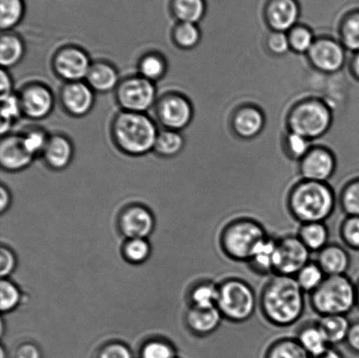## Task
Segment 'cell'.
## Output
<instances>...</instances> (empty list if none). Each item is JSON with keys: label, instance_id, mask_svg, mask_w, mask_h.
I'll return each instance as SVG.
<instances>
[{"label": "cell", "instance_id": "obj_41", "mask_svg": "<svg viewBox=\"0 0 359 358\" xmlns=\"http://www.w3.org/2000/svg\"><path fill=\"white\" fill-rule=\"evenodd\" d=\"M151 247L146 238H131L123 247V256L131 264H142L149 259Z\"/></svg>", "mask_w": 359, "mask_h": 358}, {"label": "cell", "instance_id": "obj_32", "mask_svg": "<svg viewBox=\"0 0 359 358\" xmlns=\"http://www.w3.org/2000/svg\"><path fill=\"white\" fill-rule=\"evenodd\" d=\"M263 358H312L295 338L285 336L274 340L264 353Z\"/></svg>", "mask_w": 359, "mask_h": 358}, {"label": "cell", "instance_id": "obj_7", "mask_svg": "<svg viewBox=\"0 0 359 358\" xmlns=\"http://www.w3.org/2000/svg\"><path fill=\"white\" fill-rule=\"evenodd\" d=\"M115 101L121 111L147 113L156 105V83L140 75L125 77L114 91Z\"/></svg>", "mask_w": 359, "mask_h": 358}, {"label": "cell", "instance_id": "obj_9", "mask_svg": "<svg viewBox=\"0 0 359 358\" xmlns=\"http://www.w3.org/2000/svg\"><path fill=\"white\" fill-rule=\"evenodd\" d=\"M154 113L163 129L182 132L191 123L194 109L191 102L184 95L171 91L158 98Z\"/></svg>", "mask_w": 359, "mask_h": 358}, {"label": "cell", "instance_id": "obj_36", "mask_svg": "<svg viewBox=\"0 0 359 358\" xmlns=\"http://www.w3.org/2000/svg\"><path fill=\"white\" fill-rule=\"evenodd\" d=\"M326 277L318 263L316 261H311L300 270V272L294 276V279L302 290L309 296L322 285Z\"/></svg>", "mask_w": 359, "mask_h": 358}, {"label": "cell", "instance_id": "obj_49", "mask_svg": "<svg viewBox=\"0 0 359 358\" xmlns=\"http://www.w3.org/2000/svg\"><path fill=\"white\" fill-rule=\"evenodd\" d=\"M17 259L15 254L10 248L2 245L0 249V275L3 279L12 275L16 268Z\"/></svg>", "mask_w": 359, "mask_h": 358}, {"label": "cell", "instance_id": "obj_31", "mask_svg": "<svg viewBox=\"0 0 359 358\" xmlns=\"http://www.w3.org/2000/svg\"><path fill=\"white\" fill-rule=\"evenodd\" d=\"M168 69L167 59L159 52L146 53L138 62V75L154 83L166 76Z\"/></svg>", "mask_w": 359, "mask_h": 358}, {"label": "cell", "instance_id": "obj_12", "mask_svg": "<svg viewBox=\"0 0 359 358\" xmlns=\"http://www.w3.org/2000/svg\"><path fill=\"white\" fill-rule=\"evenodd\" d=\"M18 95L23 117L30 121H43L54 110L55 95L44 83L34 82L25 84Z\"/></svg>", "mask_w": 359, "mask_h": 358}, {"label": "cell", "instance_id": "obj_52", "mask_svg": "<svg viewBox=\"0 0 359 358\" xmlns=\"http://www.w3.org/2000/svg\"><path fill=\"white\" fill-rule=\"evenodd\" d=\"M0 83H1V86H0V90H1L0 97H1V99L14 94L13 80L8 70L5 69H1V74H0Z\"/></svg>", "mask_w": 359, "mask_h": 358}, {"label": "cell", "instance_id": "obj_39", "mask_svg": "<svg viewBox=\"0 0 359 358\" xmlns=\"http://www.w3.org/2000/svg\"><path fill=\"white\" fill-rule=\"evenodd\" d=\"M24 146L28 153L35 158L41 157L51 135L43 128H33L20 132Z\"/></svg>", "mask_w": 359, "mask_h": 358}, {"label": "cell", "instance_id": "obj_55", "mask_svg": "<svg viewBox=\"0 0 359 358\" xmlns=\"http://www.w3.org/2000/svg\"><path fill=\"white\" fill-rule=\"evenodd\" d=\"M351 69H353V75L357 77L359 81V52L354 56L353 63H351Z\"/></svg>", "mask_w": 359, "mask_h": 358}, {"label": "cell", "instance_id": "obj_24", "mask_svg": "<svg viewBox=\"0 0 359 358\" xmlns=\"http://www.w3.org/2000/svg\"><path fill=\"white\" fill-rule=\"evenodd\" d=\"M295 338L312 358L321 355L330 347L318 321L306 322L298 329Z\"/></svg>", "mask_w": 359, "mask_h": 358}, {"label": "cell", "instance_id": "obj_48", "mask_svg": "<svg viewBox=\"0 0 359 358\" xmlns=\"http://www.w3.org/2000/svg\"><path fill=\"white\" fill-rule=\"evenodd\" d=\"M96 358H132V352L124 343L112 342L102 347Z\"/></svg>", "mask_w": 359, "mask_h": 358}, {"label": "cell", "instance_id": "obj_15", "mask_svg": "<svg viewBox=\"0 0 359 358\" xmlns=\"http://www.w3.org/2000/svg\"><path fill=\"white\" fill-rule=\"evenodd\" d=\"M302 16L298 0H269L265 8V19L273 31L287 33L297 26Z\"/></svg>", "mask_w": 359, "mask_h": 358}, {"label": "cell", "instance_id": "obj_22", "mask_svg": "<svg viewBox=\"0 0 359 358\" xmlns=\"http://www.w3.org/2000/svg\"><path fill=\"white\" fill-rule=\"evenodd\" d=\"M121 77L117 68L107 61H94L90 66L86 82L95 93L105 94L115 91Z\"/></svg>", "mask_w": 359, "mask_h": 358}, {"label": "cell", "instance_id": "obj_20", "mask_svg": "<svg viewBox=\"0 0 359 358\" xmlns=\"http://www.w3.org/2000/svg\"><path fill=\"white\" fill-rule=\"evenodd\" d=\"M223 317L217 307H189L185 315L187 327L192 334L199 338L212 335L220 328Z\"/></svg>", "mask_w": 359, "mask_h": 358}, {"label": "cell", "instance_id": "obj_11", "mask_svg": "<svg viewBox=\"0 0 359 358\" xmlns=\"http://www.w3.org/2000/svg\"><path fill=\"white\" fill-rule=\"evenodd\" d=\"M93 64L89 54L82 48L67 45L53 55L51 67L58 78L65 83L86 81Z\"/></svg>", "mask_w": 359, "mask_h": 358}, {"label": "cell", "instance_id": "obj_38", "mask_svg": "<svg viewBox=\"0 0 359 358\" xmlns=\"http://www.w3.org/2000/svg\"><path fill=\"white\" fill-rule=\"evenodd\" d=\"M343 43L351 51L359 52V9L351 11L341 21Z\"/></svg>", "mask_w": 359, "mask_h": 358}, {"label": "cell", "instance_id": "obj_30", "mask_svg": "<svg viewBox=\"0 0 359 358\" xmlns=\"http://www.w3.org/2000/svg\"><path fill=\"white\" fill-rule=\"evenodd\" d=\"M185 146V139L182 132L163 129L158 132L153 152L164 159H170L179 156Z\"/></svg>", "mask_w": 359, "mask_h": 358}, {"label": "cell", "instance_id": "obj_3", "mask_svg": "<svg viewBox=\"0 0 359 358\" xmlns=\"http://www.w3.org/2000/svg\"><path fill=\"white\" fill-rule=\"evenodd\" d=\"M159 131L152 118L138 112L121 111L111 124V142L116 149L130 157L153 152Z\"/></svg>", "mask_w": 359, "mask_h": 358}, {"label": "cell", "instance_id": "obj_14", "mask_svg": "<svg viewBox=\"0 0 359 358\" xmlns=\"http://www.w3.org/2000/svg\"><path fill=\"white\" fill-rule=\"evenodd\" d=\"M309 58L316 69L333 73L343 68L346 52L339 42L332 39H320L309 51Z\"/></svg>", "mask_w": 359, "mask_h": 358}, {"label": "cell", "instance_id": "obj_28", "mask_svg": "<svg viewBox=\"0 0 359 358\" xmlns=\"http://www.w3.org/2000/svg\"><path fill=\"white\" fill-rule=\"evenodd\" d=\"M297 236L311 252H319L330 244V233L325 222L302 223Z\"/></svg>", "mask_w": 359, "mask_h": 358}, {"label": "cell", "instance_id": "obj_25", "mask_svg": "<svg viewBox=\"0 0 359 358\" xmlns=\"http://www.w3.org/2000/svg\"><path fill=\"white\" fill-rule=\"evenodd\" d=\"M26 54L23 39L13 31L2 32L0 37V63L8 70L20 64Z\"/></svg>", "mask_w": 359, "mask_h": 358}, {"label": "cell", "instance_id": "obj_5", "mask_svg": "<svg viewBox=\"0 0 359 358\" xmlns=\"http://www.w3.org/2000/svg\"><path fill=\"white\" fill-rule=\"evenodd\" d=\"M259 307L255 289L238 277H228L218 282L217 308L224 320L244 324L253 317Z\"/></svg>", "mask_w": 359, "mask_h": 358}, {"label": "cell", "instance_id": "obj_56", "mask_svg": "<svg viewBox=\"0 0 359 358\" xmlns=\"http://www.w3.org/2000/svg\"><path fill=\"white\" fill-rule=\"evenodd\" d=\"M356 284V299H357V308H359V279Z\"/></svg>", "mask_w": 359, "mask_h": 358}, {"label": "cell", "instance_id": "obj_43", "mask_svg": "<svg viewBox=\"0 0 359 358\" xmlns=\"http://www.w3.org/2000/svg\"><path fill=\"white\" fill-rule=\"evenodd\" d=\"M21 293L15 284L9 280L2 279L0 282V308L2 313H9L19 306Z\"/></svg>", "mask_w": 359, "mask_h": 358}, {"label": "cell", "instance_id": "obj_40", "mask_svg": "<svg viewBox=\"0 0 359 358\" xmlns=\"http://www.w3.org/2000/svg\"><path fill=\"white\" fill-rule=\"evenodd\" d=\"M339 203L344 215L359 216V177L344 186L340 193Z\"/></svg>", "mask_w": 359, "mask_h": 358}, {"label": "cell", "instance_id": "obj_33", "mask_svg": "<svg viewBox=\"0 0 359 358\" xmlns=\"http://www.w3.org/2000/svg\"><path fill=\"white\" fill-rule=\"evenodd\" d=\"M218 298V282L211 280H203L197 282L189 290V307H217Z\"/></svg>", "mask_w": 359, "mask_h": 358}, {"label": "cell", "instance_id": "obj_18", "mask_svg": "<svg viewBox=\"0 0 359 358\" xmlns=\"http://www.w3.org/2000/svg\"><path fill=\"white\" fill-rule=\"evenodd\" d=\"M336 161L332 153L325 149L309 151L302 160L301 174L304 180L327 182L335 172Z\"/></svg>", "mask_w": 359, "mask_h": 358}, {"label": "cell", "instance_id": "obj_37", "mask_svg": "<svg viewBox=\"0 0 359 358\" xmlns=\"http://www.w3.org/2000/svg\"><path fill=\"white\" fill-rule=\"evenodd\" d=\"M1 137L10 135L15 123L23 117L19 95L14 93L1 99Z\"/></svg>", "mask_w": 359, "mask_h": 358}, {"label": "cell", "instance_id": "obj_29", "mask_svg": "<svg viewBox=\"0 0 359 358\" xmlns=\"http://www.w3.org/2000/svg\"><path fill=\"white\" fill-rule=\"evenodd\" d=\"M318 322L330 347L346 343L351 324L347 315H325L320 317Z\"/></svg>", "mask_w": 359, "mask_h": 358}, {"label": "cell", "instance_id": "obj_4", "mask_svg": "<svg viewBox=\"0 0 359 358\" xmlns=\"http://www.w3.org/2000/svg\"><path fill=\"white\" fill-rule=\"evenodd\" d=\"M269 234L259 220L238 216L224 224L218 236L222 254L231 261L248 263L253 252Z\"/></svg>", "mask_w": 359, "mask_h": 358}, {"label": "cell", "instance_id": "obj_26", "mask_svg": "<svg viewBox=\"0 0 359 358\" xmlns=\"http://www.w3.org/2000/svg\"><path fill=\"white\" fill-rule=\"evenodd\" d=\"M168 9L177 22L199 24L205 19L206 0H170Z\"/></svg>", "mask_w": 359, "mask_h": 358}, {"label": "cell", "instance_id": "obj_1", "mask_svg": "<svg viewBox=\"0 0 359 358\" xmlns=\"http://www.w3.org/2000/svg\"><path fill=\"white\" fill-rule=\"evenodd\" d=\"M305 294L294 277L273 275L260 292V313L274 327H291L304 317Z\"/></svg>", "mask_w": 359, "mask_h": 358}, {"label": "cell", "instance_id": "obj_2", "mask_svg": "<svg viewBox=\"0 0 359 358\" xmlns=\"http://www.w3.org/2000/svg\"><path fill=\"white\" fill-rule=\"evenodd\" d=\"M337 199L327 182L302 180L288 192L287 209L299 223L326 222L335 212Z\"/></svg>", "mask_w": 359, "mask_h": 358}, {"label": "cell", "instance_id": "obj_47", "mask_svg": "<svg viewBox=\"0 0 359 358\" xmlns=\"http://www.w3.org/2000/svg\"><path fill=\"white\" fill-rule=\"evenodd\" d=\"M267 47L273 55H286L291 48L288 34L283 32L273 31L267 38Z\"/></svg>", "mask_w": 359, "mask_h": 358}, {"label": "cell", "instance_id": "obj_53", "mask_svg": "<svg viewBox=\"0 0 359 358\" xmlns=\"http://www.w3.org/2000/svg\"><path fill=\"white\" fill-rule=\"evenodd\" d=\"M11 203H12V195L9 189L2 184L0 187V212L2 214L6 212L10 208Z\"/></svg>", "mask_w": 359, "mask_h": 358}, {"label": "cell", "instance_id": "obj_54", "mask_svg": "<svg viewBox=\"0 0 359 358\" xmlns=\"http://www.w3.org/2000/svg\"><path fill=\"white\" fill-rule=\"evenodd\" d=\"M313 358H346V357H344V354L341 352L340 350L336 349V347H330L325 352Z\"/></svg>", "mask_w": 359, "mask_h": 358}, {"label": "cell", "instance_id": "obj_23", "mask_svg": "<svg viewBox=\"0 0 359 358\" xmlns=\"http://www.w3.org/2000/svg\"><path fill=\"white\" fill-rule=\"evenodd\" d=\"M232 125L241 138L252 139L262 131L265 125V118L258 109L246 106L236 113Z\"/></svg>", "mask_w": 359, "mask_h": 358}, {"label": "cell", "instance_id": "obj_35", "mask_svg": "<svg viewBox=\"0 0 359 358\" xmlns=\"http://www.w3.org/2000/svg\"><path fill=\"white\" fill-rule=\"evenodd\" d=\"M172 41L182 50H191L198 46L202 33L198 24L177 22L172 29Z\"/></svg>", "mask_w": 359, "mask_h": 358}, {"label": "cell", "instance_id": "obj_46", "mask_svg": "<svg viewBox=\"0 0 359 358\" xmlns=\"http://www.w3.org/2000/svg\"><path fill=\"white\" fill-rule=\"evenodd\" d=\"M287 146L288 153L295 159H304L311 150L309 139L293 132L287 135Z\"/></svg>", "mask_w": 359, "mask_h": 358}, {"label": "cell", "instance_id": "obj_34", "mask_svg": "<svg viewBox=\"0 0 359 358\" xmlns=\"http://www.w3.org/2000/svg\"><path fill=\"white\" fill-rule=\"evenodd\" d=\"M26 14L25 0H0V27L2 32L13 31Z\"/></svg>", "mask_w": 359, "mask_h": 358}, {"label": "cell", "instance_id": "obj_45", "mask_svg": "<svg viewBox=\"0 0 359 358\" xmlns=\"http://www.w3.org/2000/svg\"><path fill=\"white\" fill-rule=\"evenodd\" d=\"M142 358H177V352L170 343L161 339H153L142 346Z\"/></svg>", "mask_w": 359, "mask_h": 358}, {"label": "cell", "instance_id": "obj_27", "mask_svg": "<svg viewBox=\"0 0 359 358\" xmlns=\"http://www.w3.org/2000/svg\"><path fill=\"white\" fill-rule=\"evenodd\" d=\"M277 238L269 237L258 245L248 265L256 275L260 276L273 275L274 254H276Z\"/></svg>", "mask_w": 359, "mask_h": 358}, {"label": "cell", "instance_id": "obj_6", "mask_svg": "<svg viewBox=\"0 0 359 358\" xmlns=\"http://www.w3.org/2000/svg\"><path fill=\"white\" fill-rule=\"evenodd\" d=\"M309 305L319 317L347 315L357 307L356 284L347 275L327 276L309 294Z\"/></svg>", "mask_w": 359, "mask_h": 358}, {"label": "cell", "instance_id": "obj_17", "mask_svg": "<svg viewBox=\"0 0 359 358\" xmlns=\"http://www.w3.org/2000/svg\"><path fill=\"white\" fill-rule=\"evenodd\" d=\"M118 227L128 240L147 238L154 230V216L146 207L131 205L123 210L119 216Z\"/></svg>", "mask_w": 359, "mask_h": 358}, {"label": "cell", "instance_id": "obj_51", "mask_svg": "<svg viewBox=\"0 0 359 358\" xmlns=\"http://www.w3.org/2000/svg\"><path fill=\"white\" fill-rule=\"evenodd\" d=\"M344 345L351 352L359 355V320L351 322Z\"/></svg>", "mask_w": 359, "mask_h": 358}, {"label": "cell", "instance_id": "obj_21", "mask_svg": "<svg viewBox=\"0 0 359 358\" xmlns=\"http://www.w3.org/2000/svg\"><path fill=\"white\" fill-rule=\"evenodd\" d=\"M316 254V261L326 276L347 275L351 257L344 245L330 243Z\"/></svg>", "mask_w": 359, "mask_h": 358}, {"label": "cell", "instance_id": "obj_50", "mask_svg": "<svg viewBox=\"0 0 359 358\" xmlns=\"http://www.w3.org/2000/svg\"><path fill=\"white\" fill-rule=\"evenodd\" d=\"M14 358H41V350L34 343H23L17 347Z\"/></svg>", "mask_w": 359, "mask_h": 358}, {"label": "cell", "instance_id": "obj_19", "mask_svg": "<svg viewBox=\"0 0 359 358\" xmlns=\"http://www.w3.org/2000/svg\"><path fill=\"white\" fill-rule=\"evenodd\" d=\"M75 147L72 140L62 133L51 135L41 158L46 167L53 171H62L72 163Z\"/></svg>", "mask_w": 359, "mask_h": 358}, {"label": "cell", "instance_id": "obj_42", "mask_svg": "<svg viewBox=\"0 0 359 358\" xmlns=\"http://www.w3.org/2000/svg\"><path fill=\"white\" fill-rule=\"evenodd\" d=\"M339 237L344 247L359 252V216L344 217L339 226Z\"/></svg>", "mask_w": 359, "mask_h": 358}, {"label": "cell", "instance_id": "obj_13", "mask_svg": "<svg viewBox=\"0 0 359 358\" xmlns=\"http://www.w3.org/2000/svg\"><path fill=\"white\" fill-rule=\"evenodd\" d=\"M95 94L86 81L65 83L59 91L60 104L70 117L83 118L93 110Z\"/></svg>", "mask_w": 359, "mask_h": 358}, {"label": "cell", "instance_id": "obj_57", "mask_svg": "<svg viewBox=\"0 0 359 358\" xmlns=\"http://www.w3.org/2000/svg\"><path fill=\"white\" fill-rule=\"evenodd\" d=\"M5 354V349H4V347H1V358H6Z\"/></svg>", "mask_w": 359, "mask_h": 358}, {"label": "cell", "instance_id": "obj_44", "mask_svg": "<svg viewBox=\"0 0 359 358\" xmlns=\"http://www.w3.org/2000/svg\"><path fill=\"white\" fill-rule=\"evenodd\" d=\"M288 34L290 48L298 54L309 53L316 41L312 31L306 26H295Z\"/></svg>", "mask_w": 359, "mask_h": 358}, {"label": "cell", "instance_id": "obj_10", "mask_svg": "<svg viewBox=\"0 0 359 358\" xmlns=\"http://www.w3.org/2000/svg\"><path fill=\"white\" fill-rule=\"evenodd\" d=\"M312 252L295 234L277 238L273 275L294 277L309 262Z\"/></svg>", "mask_w": 359, "mask_h": 358}, {"label": "cell", "instance_id": "obj_8", "mask_svg": "<svg viewBox=\"0 0 359 358\" xmlns=\"http://www.w3.org/2000/svg\"><path fill=\"white\" fill-rule=\"evenodd\" d=\"M332 118L330 109L322 102L306 101L297 105L291 112L288 125L291 132L311 140L318 138L328 131Z\"/></svg>", "mask_w": 359, "mask_h": 358}, {"label": "cell", "instance_id": "obj_16", "mask_svg": "<svg viewBox=\"0 0 359 358\" xmlns=\"http://www.w3.org/2000/svg\"><path fill=\"white\" fill-rule=\"evenodd\" d=\"M34 158L24 146L20 133H10L1 138L0 142V166L9 173H17L29 167Z\"/></svg>", "mask_w": 359, "mask_h": 358}]
</instances>
